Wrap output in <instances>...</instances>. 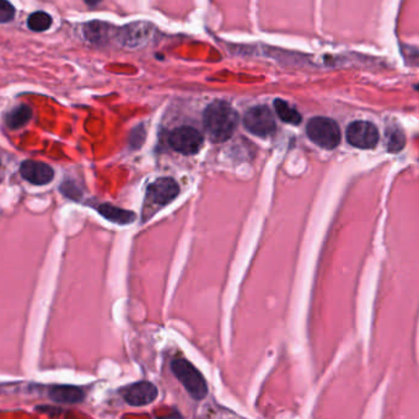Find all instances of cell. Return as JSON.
<instances>
[{"instance_id":"cell-20","label":"cell","mask_w":419,"mask_h":419,"mask_svg":"<svg viewBox=\"0 0 419 419\" xmlns=\"http://www.w3.org/2000/svg\"><path fill=\"white\" fill-rule=\"evenodd\" d=\"M62 192H63L65 196H68L69 199H80V192H79V189H77V186H74L72 182H68L67 184H63V186H62Z\"/></svg>"},{"instance_id":"cell-1","label":"cell","mask_w":419,"mask_h":419,"mask_svg":"<svg viewBox=\"0 0 419 419\" xmlns=\"http://www.w3.org/2000/svg\"><path fill=\"white\" fill-rule=\"evenodd\" d=\"M203 125L208 138L214 143H223L233 137L239 125V115L230 104L217 100L208 105L203 113Z\"/></svg>"},{"instance_id":"cell-16","label":"cell","mask_w":419,"mask_h":419,"mask_svg":"<svg viewBox=\"0 0 419 419\" xmlns=\"http://www.w3.org/2000/svg\"><path fill=\"white\" fill-rule=\"evenodd\" d=\"M385 134H386V147L389 152H397L403 149L406 144V137L400 127L390 125V127H387Z\"/></svg>"},{"instance_id":"cell-14","label":"cell","mask_w":419,"mask_h":419,"mask_svg":"<svg viewBox=\"0 0 419 419\" xmlns=\"http://www.w3.org/2000/svg\"><path fill=\"white\" fill-rule=\"evenodd\" d=\"M33 117V110L31 107L26 105L15 107L6 115L5 122L10 129H18L28 123V121Z\"/></svg>"},{"instance_id":"cell-10","label":"cell","mask_w":419,"mask_h":419,"mask_svg":"<svg viewBox=\"0 0 419 419\" xmlns=\"http://www.w3.org/2000/svg\"><path fill=\"white\" fill-rule=\"evenodd\" d=\"M20 174L25 180L36 186L50 184L55 177V171L51 166L47 165L45 162H33V160H28L21 164Z\"/></svg>"},{"instance_id":"cell-15","label":"cell","mask_w":419,"mask_h":419,"mask_svg":"<svg viewBox=\"0 0 419 419\" xmlns=\"http://www.w3.org/2000/svg\"><path fill=\"white\" fill-rule=\"evenodd\" d=\"M274 110H276L278 117L283 122L289 123V125H300V122L303 120V117H301L299 112L295 110L294 107H291L288 102L281 100V99H276V101H274Z\"/></svg>"},{"instance_id":"cell-3","label":"cell","mask_w":419,"mask_h":419,"mask_svg":"<svg viewBox=\"0 0 419 419\" xmlns=\"http://www.w3.org/2000/svg\"><path fill=\"white\" fill-rule=\"evenodd\" d=\"M306 134L313 143L332 150L341 143V130L336 121L328 117H313L306 125Z\"/></svg>"},{"instance_id":"cell-4","label":"cell","mask_w":419,"mask_h":419,"mask_svg":"<svg viewBox=\"0 0 419 419\" xmlns=\"http://www.w3.org/2000/svg\"><path fill=\"white\" fill-rule=\"evenodd\" d=\"M245 128L250 133L255 134L257 137H269L272 135L276 129V120L272 111L267 106H256L250 108L244 116Z\"/></svg>"},{"instance_id":"cell-11","label":"cell","mask_w":419,"mask_h":419,"mask_svg":"<svg viewBox=\"0 0 419 419\" xmlns=\"http://www.w3.org/2000/svg\"><path fill=\"white\" fill-rule=\"evenodd\" d=\"M51 400L58 403H79L85 398V391L78 386H70V385H57L51 387L48 392Z\"/></svg>"},{"instance_id":"cell-5","label":"cell","mask_w":419,"mask_h":419,"mask_svg":"<svg viewBox=\"0 0 419 419\" xmlns=\"http://www.w3.org/2000/svg\"><path fill=\"white\" fill-rule=\"evenodd\" d=\"M155 33L154 25L147 21H137L118 28L117 40L122 46L128 48L145 46Z\"/></svg>"},{"instance_id":"cell-12","label":"cell","mask_w":419,"mask_h":419,"mask_svg":"<svg viewBox=\"0 0 419 419\" xmlns=\"http://www.w3.org/2000/svg\"><path fill=\"white\" fill-rule=\"evenodd\" d=\"M113 33V28L110 23L102 21H91L86 23L84 28V35L88 38V41L95 45H105Z\"/></svg>"},{"instance_id":"cell-19","label":"cell","mask_w":419,"mask_h":419,"mask_svg":"<svg viewBox=\"0 0 419 419\" xmlns=\"http://www.w3.org/2000/svg\"><path fill=\"white\" fill-rule=\"evenodd\" d=\"M15 16V8L9 1L3 0L0 3V21L3 23H9Z\"/></svg>"},{"instance_id":"cell-18","label":"cell","mask_w":419,"mask_h":419,"mask_svg":"<svg viewBox=\"0 0 419 419\" xmlns=\"http://www.w3.org/2000/svg\"><path fill=\"white\" fill-rule=\"evenodd\" d=\"M145 135H147V132H145L143 125L135 127L129 133L128 143L130 149H133L134 150V149H139V147H142L144 142H145Z\"/></svg>"},{"instance_id":"cell-17","label":"cell","mask_w":419,"mask_h":419,"mask_svg":"<svg viewBox=\"0 0 419 419\" xmlns=\"http://www.w3.org/2000/svg\"><path fill=\"white\" fill-rule=\"evenodd\" d=\"M52 18L43 11H36L28 18V26L35 33H43L51 28Z\"/></svg>"},{"instance_id":"cell-2","label":"cell","mask_w":419,"mask_h":419,"mask_svg":"<svg viewBox=\"0 0 419 419\" xmlns=\"http://www.w3.org/2000/svg\"><path fill=\"white\" fill-rule=\"evenodd\" d=\"M171 370L176 379L182 384L194 400H203L208 395L206 379L199 369L186 359H175L171 363Z\"/></svg>"},{"instance_id":"cell-21","label":"cell","mask_w":419,"mask_h":419,"mask_svg":"<svg viewBox=\"0 0 419 419\" xmlns=\"http://www.w3.org/2000/svg\"><path fill=\"white\" fill-rule=\"evenodd\" d=\"M415 89H417V90L419 91V85H415Z\"/></svg>"},{"instance_id":"cell-9","label":"cell","mask_w":419,"mask_h":419,"mask_svg":"<svg viewBox=\"0 0 419 419\" xmlns=\"http://www.w3.org/2000/svg\"><path fill=\"white\" fill-rule=\"evenodd\" d=\"M121 395L128 405L142 407L157 400V389L154 384L140 381L125 387L121 391Z\"/></svg>"},{"instance_id":"cell-13","label":"cell","mask_w":419,"mask_h":419,"mask_svg":"<svg viewBox=\"0 0 419 419\" xmlns=\"http://www.w3.org/2000/svg\"><path fill=\"white\" fill-rule=\"evenodd\" d=\"M97 211L105 219L110 220L111 223L118 224V225L132 224L137 218L133 212H129V211L111 206V204H101L97 207Z\"/></svg>"},{"instance_id":"cell-8","label":"cell","mask_w":419,"mask_h":419,"mask_svg":"<svg viewBox=\"0 0 419 419\" xmlns=\"http://www.w3.org/2000/svg\"><path fill=\"white\" fill-rule=\"evenodd\" d=\"M180 194L179 184L170 177H162L147 186V197L159 207L172 202Z\"/></svg>"},{"instance_id":"cell-7","label":"cell","mask_w":419,"mask_h":419,"mask_svg":"<svg viewBox=\"0 0 419 419\" xmlns=\"http://www.w3.org/2000/svg\"><path fill=\"white\" fill-rule=\"evenodd\" d=\"M347 140L359 149H373L379 142L378 128L368 121H354L347 128Z\"/></svg>"},{"instance_id":"cell-6","label":"cell","mask_w":419,"mask_h":419,"mask_svg":"<svg viewBox=\"0 0 419 419\" xmlns=\"http://www.w3.org/2000/svg\"><path fill=\"white\" fill-rule=\"evenodd\" d=\"M170 147L184 155H194L202 147L203 135L194 127H180L172 130L169 137Z\"/></svg>"}]
</instances>
